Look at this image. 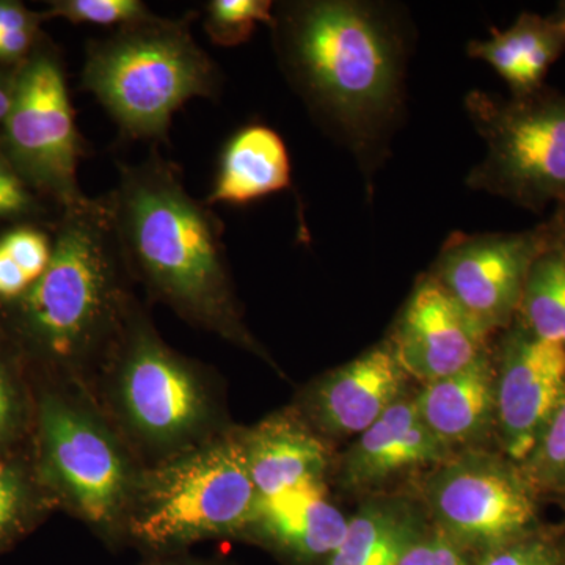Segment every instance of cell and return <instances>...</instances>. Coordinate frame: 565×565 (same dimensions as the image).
I'll return each mask as SVG.
<instances>
[{
    "instance_id": "cell-1",
    "label": "cell",
    "mask_w": 565,
    "mask_h": 565,
    "mask_svg": "<svg viewBox=\"0 0 565 565\" xmlns=\"http://www.w3.org/2000/svg\"><path fill=\"white\" fill-rule=\"evenodd\" d=\"M278 65L319 126L370 174L403 120L408 31L403 11L362 0L275 6Z\"/></svg>"
},
{
    "instance_id": "cell-2",
    "label": "cell",
    "mask_w": 565,
    "mask_h": 565,
    "mask_svg": "<svg viewBox=\"0 0 565 565\" xmlns=\"http://www.w3.org/2000/svg\"><path fill=\"white\" fill-rule=\"evenodd\" d=\"M111 218L134 282L148 302L273 363L244 321L223 243V223L185 189L177 163L152 150L118 163Z\"/></svg>"
},
{
    "instance_id": "cell-3",
    "label": "cell",
    "mask_w": 565,
    "mask_h": 565,
    "mask_svg": "<svg viewBox=\"0 0 565 565\" xmlns=\"http://www.w3.org/2000/svg\"><path fill=\"white\" fill-rule=\"evenodd\" d=\"M122 258L109 195L62 211L46 273L20 300L14 319L61 385L88 394L139 302Z\"/></svg>"
},
{
    "instance_id": "cell-4",
    "label": "cell",
    "mask_w": 565,
    "mask_h": 565,
    "mask_svg": "<svg viewBox=\"0 0 565 565\" xmlns=\"http://www.w3.org/2000/svg\"><path fill=\"white\" fill-rule=\"evenodd\" d=\"M88 396L141 467L192 451L234 426L218 375L167 343L141 300Z\"/></svg>"
},
{
    "instance_id": "cell-5",
    "label": "cell",
    "mask_w": 565,
    "mask_h": 565,
    "mask_svg": "<svg viewBox=\"0 0 565 565\" xmlns=\"http://www.w3.org/2000/svg\"><path fill=\"white\" fill-rule=\"evenodd\" d=\"M195 17L154 14L88 41L82 88L98 99L122 139L169 141L173 115L185 103L221 95L222 71L192 35Z\"/></svg>"
},
{
    "instance_id": "cell-6",
    "label": "cell",
    "mask_w": 565,
    "mask_h": 565,
    "mask_svg": "<svg viewBox=\"0 0 565 565\" xmlns=\"http://www.w3.org/2000/svg\"><path fill=\"white\" fill-rule=\"evenodd\" d=\"M258 492L241 426L192 451L141 468L122 525V545L141 556L191 552L193 545L236 539Z\"/></svg>"
},
{
    "instance_id": "cell-7",
    "label": "cell",
    "mask_w": 565,
    "mask_h": 565,
    "mask_svg": "<svg viewBox=\"0 0 565 565\" xmlns=\"http://www.w3.org/2000/svg\"><path fill=\"white\" fill-rule=\"evenodd\" d=\"M36 426L39 471L54 500L111 552L125 548L126 509L143 468L131 449L76 386L41 393Z\"/></svg>"
},
{
    "instance_id": "cell-8",
    "label": "cell",
    "mask_w": 565,
    "mask_h": 565,
    "mask_svg": "<svg viewBox=\"0 0 565 565\" xmlns=\"http://www.w3.org/2000/svg\"><path fill=\"white\" fill-rule=\"evenodd\" d=\"M465 110L487 148L465 180L468 188L537 214L552 204L565 207V93L544 87L501 98L473 90Z\"/></svg>"
},
{
    "instance_id": "cell-9",
    "label": "cell",
    "mask_w": 565,
    "mask_h": 565,
    "mask_svg": "<svg viewBox=\"0 0 565 565\" xmlns=\"http://www.w3.org/2000/svg\"><path fill=\"white\" fill-rule=\"evenodd\" d=\"M2 125L3 151L29 188L50 196L62 211L87 199L77 180L85 141L57 52L36 47L18 66L13 102Z\"/></svg>"
},
{
    "instance_id": "cell-10",
    "label": "cell",
    "mask_w": 565,
    "mask_h": 565,
    "mask_svg": "<svg viewBox=\"0 0 565 565\" xmlns=\"http://www.w3.org/2000/svg\"><path fill=\"white\" fill-rule=\"evenodd\" d=\"M541 494L522 465L486 451L451 457L426 484L435 527L476 557L541 526Z\"/></svg>"
},
{
    "instance_id": "cell-11",
    "label": "cell",
    "mask_w": 565,
    "mask_h": 565,
    "mask_svg": "<svg viewBox=\"0 0 565 565\" xmlns=\"http://www.w3.org/2000/svg\"><path fill=\"white\" fill-rule=\"evenodd\" d=\"M550 247L545 222L526 232L452 233L430 274L490 337L515 321L527 275Z\"/></svg>"
},
{
    "instance_id": "cell-12",
    "label": "cell",
    "mask_w": 565,
    "mask_h": 565,
    "mask_svg": "<svg viewBox=\"0 0 565 565\" xmlns=\"http://www.w3.org/2000/svg\"><path fill=\"white\" fill-rule=\"evenodd\" d=\"M501 451L522 465L565 396V349L535 337L519 319L503 332L497 362Z\"/></svg>"
},
{
    "instance_id": "cell-13",
    "label": "cell",
    "mask_w": 565,
    "mask_h": 565,
    "mask_svg": "<svg viewBox=\"0 0 565 565\" xmlns=\"http://www.w3.org/2000/svg\"><path fill=\"white\" fill-rule=\"evenodd\" d=\"M489 338L427 273L416 281L386 341L405 374L426 385L470 366L489 351Z\"/></svg>"
},
{
    "instance_id": "cell-14",
    "label": "cell",
    "mask_w": 565,
    "mask_h": 565,
    "mask_svg": "<svg viewBox=\"0 0 565 565\" xmlns=\"http://www.w3.org/2000/svg\"><path fill=\"white\" fill-rule=\"evenodd\" d=\"M408 375L388 341L308 386L296 411L322 437L360 435L404 397Z\"/></svg>"
},
{
    "instance_id": "cell-15",
    "label": "cell",
    "mask_w": 565,
    "mask_h": 565,
    "mask_svg": "<svg viewBox=\"0 0 565 565\" xmlns=\"http://www.w3.org/2000/svg\"><path fill=\"white\" fill-rule=\"evenodd\" d=\"M348 525L330 500L326 479H311L258 497L239 541L263 546L288 565H326Z\"/></svg>"
},
{
    "instance_id": "cell-16",
    "label": "cell",
    "mask_w": 565,
    "mask_h": 565,
    "mask_svg": "<svg viewBox=\"0 0 565 565\" xmlns=\"http://www.w3.org/2000/svg\"><path fill=\"white\" fill-rule=\"evenodd\" d=\"M451 457V449L423 423L415 401L401 397L345 452L341 482L348 489H367L414 468L445 463Z\"/></svg>"
},
{
    "instance_id": "cell-17",
    "label": "cell",
    "mask_w": 565,
    "mask_h": 565,
    "mask_svg": "<svg viewBox=\"0 0 565 565\" xmlns=\"http://www.w3.org/2000/svg\"><path fill=\"white\" fill-rule=\"evenodd\" d=\"M245 457L258 497L311 479H326L329 446L296 408L278 412L252 427H241Z\"/></svg>"
},
{
    "instance_id": "cell-18",
    "label": "cell",
    "mask_w": 565,
    "mask_h": 565,
    "mask_svg": "<svg viewBox=\"0 0 565 565\" xmlns=\"http://www.w3.org/2000/svg\"><path fill=\"white\" fill-rule=\"evenodd\" d=\"M423 423L446 446L482 444L497 426V367L490 351L414 397Z\"/></svg>"
},
{
    "instance_id": "cell-19",
    "label": "cell",
    "mask_w": 565,
    "mask_h": 565,
    "mask_svg": "<svg viewBox=\"0 0 565 565\" xmlns=\"http://www.w3.org/2000/svg\"><path fill=\"white\" fill-rule=\"evenodd\" d=\"M291 188V158L280 134L252 122L223 147L207 206H245Z\"/></svg>"
},
{
    "instance_id": "cell-20",
    "label": "cell",
    "mask_w": 565,
    "mask_h": 565,
    "mask_svg": "<svg viewBox=\"0 0 565 565\" xmlns=\"http://www.w3.org/2000/svg\"><path fill=\"white\" fill-rule=\"evenodd\" d=\"M565 51V29L555 17L523 11L511 28L468 43V57L487 63L508 84L512 98L545 87L550 68Z\"/></svg>"
},
{
    "instance_id": "cell-21",
    "label": "cell",
    "mask_w": 565,
    "mask_h": 565,
    "mask_svg": "<svg viewBox=\"0 0 565 565\" xmlns=\"http://www.w3.org/2000/svg\"><path fill=\"white\" fill-rule=\"evenodd\" d=\"M424 527L403 505H364L352 519L326 565H397Z\"/></svg>"
},
{
    "instance_id": "cell-22",
    "label": "cell",
    "mask_w": 565,
    "mask_h": 565,
    "mask_svg": "<svg viewBox=\"0 0 565 565\" xmlns=\"http://www.w3.org/2000/svg\"><path fill=\"white\" fill-rule=\"evenodd\" d=\"M516 319L535 337L565 349V259L555 248L535 259Z\"/></svg>"
},
{
    "instance_id": "cell-23",
    "label": "cell",
    "mask_w": 565,
    "mask_h": 565,
    "mask_svg": "<svg viewBox=\"0 0 565 565\" xmlns=\"http://www.w3.org/2000/svg\"><path fill=\"white\" fill-rule=\"evenodd\" d=\"M39 486H44L43 479L33 482L24 465L0 455V552L24 534L40 504H55L43 500Z\"/></svg>"
},
{
    "instance_id": "cell-24",
    "label": "cell",
    "mask_w": 565,
    "mask_h": 565,
    "mask_svg": "<svg viewBox=\"0 0 565 565\" xmlns=\"http://www.w3.org/2000/svg\"><path fill=\"white\" fill-rule=\"evenodd\" d=\"M273 0H211L204 7V31L212 43L234 47L252 39L256 25L273 28Z\"/></svg>"
},
{
    "instance_id": "cell-25",
    "label": "cell",
    "mask_w": 565,
    "mask_h": 565,
    "mask_svg": "<svg viewBox=\"0 0 565 565\" xmlns=\"http://www.w3.org/2000/svg\"><path fill=\"white\" fill-rule=\"evenodd\" d=\"M522 468L539 492L565 497V396Z\"/></svg>"
},
{
    "instance_id": "cell-26",
    "label": "cell",
    "mask_w": 565,
    "mask_h": 565,
    "mask_svg": "<svg viewBox=\"0 0 565 565\" xmlns=\"http://www.w3.org/2000/svg\"><path fill=\"white\" fill-rule=\"evenodd\" d=\"M154 13L141 0H55L43 13L44 20L61 18L71 24L126 25L150 20Z\"/></svg>"
},
{
    "instance_id": "cell-27",
    "label": "cell",
    "mask_w": 565,
    "mask_h": 565,
    "mask_svg": "<svg viewBox=\"0 0 565 565\" xmlns=\"http://www.w3.org/2000/svg\"><path fill=\"white\" fill-rule=\"evenodd\" d=\"M476 565H565V533L541 525L479 556Z\"/></svg>"
},
{
    "instance_id": "cell-28",
    "label": "cell",
    "mask_w": 565,
    "mask_h": 565,
    "mask_svg": "<svg viewBox=\"0 0 565 565\" xmlns=\"http://www.w3.org/2000/svg\"><path fill=\"white\" fill-rule=\"evenodd\" d=\"M41 20L43 14L33 13L22 3L0 0V62L20 66L31 57Z\"/></svg>"
},
{
    "instance_id": "cell-29",
    "label": "cell",
    "mask_w": 565,
    "mask_h": 565,
    "mask_svg": "<svg viewBox=\"0 0 565 565\" xmlns=\"http://www.w3.org/2000/svg\"><path fill=\"white\" fill-rule=\"evenodd\" d=\"M478 557L457 545L437 527L424 530L397 565H476Z\"/></svg>"
},
{
    "instance_id": "cell-30",
    "label": "cell",
    "mask_w": 565,
    "mask_h": 565,
    "mask_svg": "<svg viewBox=\"0 0 565 565\" xmlns=\"http://www.w3.org/2000/svg\"><path fill=\"white\" fill-rule=\"evenodd\" d=\"M39 200L7 158L0 141V218L18 221L40 214Z\"/></svg>"
},
{
    "instance_id": "cell-31",
    "label": "cell",
    "mask_w": 565,
    "mask_h": 565,
    "mask_svg": "<svg viewBox=\"0 0 565 565\" xmlns=\"http://www.w3.org/2000/svg\"><path fill=\"white\" fill-rule=\"evenodd\" d=\"M21 397L13 375L0 362V455L14 440L22 426L25 412Z\"/></svg>"
},
{
    "instance_id": "cell-32",
    "label": "cell",
    "mask_w": 565,
    "mask_h": 565,
    "mask_svg": "<svg viewBox=\"0 0 565 565\" xmlns=\"http://www.w3.org/2000/svg\"><path fill=\"white\" fill-rule=\"evenodd\" d=\"M33 286L17 259L0 244V300L17 302Z\"/></svg>"
},
{
    "instance_id": "cell-33",
    "label": "cell",
    "mask_w": 565,
    "mask_h": 565,
    "mask_svg": "<svg viewBox=\"0 0 565 565\" xmlns=\"http://www.w3.org/2000/svg\"><path fill=\"white\" fill-rule=\"evenodd\" d=\"M140 565H237L225 556H196L191 552L143 557Z\"/></svg>"
},
{
    "instance_id": "cell-34",
    "label": "cell",
    "mask_w": 565,
    "mask_h": 565,
    "mask_svg": "<svg viewBox=\"0 0 565 565\" xmlns=\"http://www.w3.org/2000/svg\"><path fill=\"white\" fill-rule=\"evenodd\" d=\"M545 223L548 226L550 245L565 259V207H557Z\"/></svg>"
},
{
    "instance_id": "cell-35",
    "label": "cell",
    "mask_w": 565,
    "mask_h": 565,
    "mask_svg": "<svg viewBox=\"0 0 565 565\" xmlns=\"http://www.w3.org/2000/svg\"><path fill=\"white\" fill-rule=\"evenodd\" d=\"M17 70L0 71V122L6 120L9 114L11 102H13L14 81H17Z\"/></svg>"
},
{
    "instance_id": "cell-36",
    "label": "cell",
    "mask_w": 565,
    "mask_h": 565,
    "mask_svg": "<svg viewBox=\"0 0 565 565\" xmlns=\"http://www.w3.org/2000/svg\"><path fill=\"white\" fill-rule=\"evenodd\" d=\"M553 17L556 18L557 21L563 24V28L565 29V2H561L559 7H557L556 13L553 14Z\"/></svg>"
}]
</instances>
